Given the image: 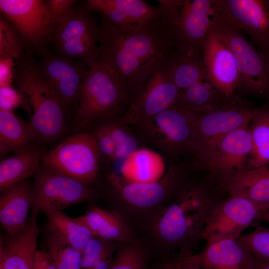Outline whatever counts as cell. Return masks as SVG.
<instances>
[{
	"instance_id": "4316f807",
	"label": "cell",
	"mask_w": 269,
	"mask_h": 269,
	"mask_svg": "<svg viewBox=\"0 0 269 269\" xmlns=\"http://www.w3.org/2000/svg\"><path fill=\"white\" fill-rule=\"evenodd\" d=\"M37 136L29 123H25L13 112L0 110V149L3 155L16 153L31 146Z\"/></svg>"
},
{
	"instance_id": "d6a6232c",
	"label": "cell",
	"mask_w": 269,
	"mask_h": 269,
	"mask_svg": "<svg viewBox=\"0 0 269 269\" xmlns=\"http://www.w3.org/2000/svg\"><path fill=\"white\" fill-rule=\"evenodd\" d=\"M174 81L183 90L201 81L207 80L203 59L171 52Z\"/></svg>"
},
{
	"instance_id": "5b68a950",
	"label": "cell",
	"mask_w": 269,
	"mask_h": 269,
	"mask_svg": "<svg viewBox=\"0 0 269 269\" xmlns=\"http://www.w3.org/2000/svg\"><path fill=\"white\" fill-rule=\"evenodd\" d=\"M130 103V97L120 82L97 61L89 66L80 87L74 118L75 126L85 129L118 120L125 114Z\"/></svg>"
},
{
	"instance_id": "3957f363",
	"label": "cell",
	"mask_w": 269,
	"mask_h": 269,
	"mask_svg": "<svg viewBox=\"0 0 269 269\" xmlns=\"http://www.w3.org/2000/svg\"><path fill=\"white\" fill-rule=\"evenodd\" d=\"M184 167L172 164L159 180L131 181L116 172L107 176L112 204L117 213L137 234L146 229L176 199L190 181Z\"/></svg>"
},
{
	"instance_id": "60d3db41",
	"label": "cell",
	"mask_w": 269,
	"mask_h": 269,
	"mask_svg": "<svg viewBox=\"0 0 269 269\" xmlns=\"http://www.w3.org/2000/svg\"><path fill=\"white\" fill-rule=\"evenodd\" d=\"M93 134L95 138L100 154L114 160L115 144L105 128L102 126H100L96 129Z\"/></svg>"
},
{
	"instance_id": "ac0fdd59",
	"label": "cell",
	"mask_w": 269,
	"mask_h": 269,
	"mask_svg": "<svg viewBox=\"0 0 269 269\" xmlns=\"http://www.w3.org/2000/svg\"><path fill=\"white\" fill-rule=\"evenodd\" d=\"M258 108L248 106L237 97L218 109L196 113V141L219 136L250 124Z\"/></svg>"
},
{
	"instance_id": "44dd1931",
	"label": "cell",
	"mask_w": 269,
	"mask_h": 269,
	"mask_svg": "<svg viewBox=\"0 0 269 269\" xmlns=\"http://www.w3.org/2000/svg\"><path fill=\"white\" fill-rule=\"evenodd\" d=\"M88 7L100 13L103 19L121 27L140 25L161 13L159 5L154 6L142 0H87Z\"/></svg>"
},
{
	"instance_id": "8992f818",
	"label": "cell",
	"mask_w": 269,
	"mask_h": 269,
	"mask_svg": "<svg viewBox=\"0 0 269 269\" xmlns=\"http://www.w3.org/2000/svg\"><path fill=\"white\" fill-rule=\"evenodd\" d=\"M250 124L224 134L197 140L194 166L207 171L216 183L250 170L252 149Z\"/></svg>"
},
{
	"instance_id": "f1b7e54d",
	"label": "cell",
	"mask_w": 269,
	"mask_h": 269,
	"mask_svg": "<svg viewBox=\"0 0 269 269\" xmlns=\"http://www.w3.org/2000/svg\"><path fill=\"white\" fill-rule=\"evenodd\" d=\"M43 150L30 146L15 156L4 159L0 163V190L1 192L21 182L35 174Z\"/></svg>"
},
{
	"instance_id": "2e32d148",
	"label": "cell",
	"mask_w": 269,
	"mask_h": 269,
	"mask_svg": "<svg viewBox=\"0 0 269 269\" xmlns=\"http://www.w3.org/2000/svg\"><path fill=\"white\" fill-rule=\"evenodd\" d=\"M0 10L25 43L38 46L50 38L54 25L45 1L0 0Z\"/></svg>"
},
{
	"instance_id": "83f0119b",
	"label": "cell",
	"mask_w": 269,
	"mask_h": 269,
	"mask_svg": "<svg viewBox=\"0 0 269 269\" xmlns=\"http://www.w3.org/2000/svg\"><path fill=\"white\" fill-rule=\"evenodd\" d=\"M164 170L161 155L147 148H139L125 159L121 169L123 176L137 182L156 181L164 175Z\"/></svg>"
},
{
	"instance_id": "f35d334b",
	"label": "cell",
	"mask_w": 269,
	"mask_h": 269,
	"mask_svg": "<svg viewBox=\"0 0 269 269\" xmlns=\"http://www.w3.org/2000/svg\"><path fill=\"white\" fill-rule=\"evenodd\" d=\"M20 106L27 111L26 100L18 91L11 86L0 87V110L13 112Z\"/></svg>"
},
{
	"instance_id": "484cf974",
	"label": "cell",
	"mask_w": 269,
	"mask_h": 269,
	"mask_svg": "<svg viewBox=\"0 0 269 269\" xmlns=\"http://www.w3.org/2000/svg\"><path fill=\"white\" fill-rule=\"evenodd\" d=\"M237 97L226 96L205 80L180 90L175 106L194 113H202L218 109Z\"/></svg>"
},
{
	"instance_id": "cb8c5ba5",
	"label": "cell",
	"mask_w": 269,
	"mask_h": 269,
	"mask_svg": "<svg viewBox=\"0 0 269 269\" xmlns=\"http://www.w3.org/2000/svg\"><path fill=\"white\" fill-rule=\"evenodd\" d=\"M93 237L116 243L139 241L137 234L115 211L90 205L86 213L80 217Z\"/></svg>"
},
{
	"instance_id": "4dcf8cb0",
	"label": "cell",
	"mask_w": 269,
	"mask_h": 269,
	"mask_svg": "<svg viewBox=\"0 0 269 269\" xmlns=\"http://www.w3.org/2000/svg\"><path fill=\"white\" fill-rule=\"evenodd\" d=\"M252 149L248 165L250 169L269 163V105L259 108L249 127Z\"/></svg>"
},
{
	"instance_id": "ab89813d",
	"label": "cell",
	"mask_w": 269,
	"mask_h": 269,
	"mask_svg": "<svg viewBox=\"0 0 269 269\" xmlns=\"http://www.w3.org/2000/svg\"><path fill=\"white\" fill-rule=\"evenodd\" d=\"M76 1L74 0L45 1L51 22L54 25H57V27L68 15L74 8Z\"/></svg>"
},
{
	"instance_id": "f6af8a7d",
	"label": "cell",
	"mask_w": 269,
	"mask_h": 269,
	"mask_svg": "<svg viewBox=\"0 0 269 269\" xmlns=\"http://www.w3.org/2000/svg\"><path fill=\"white\" fill-rule=\"evenodd\" d=\"M251 269H269V260L255 257Z\"/></svg>"
},
{
	"instance_id": "d6986e66",
	"label": "cell",
	"mask_w": 269,
	"mask_h": 269,
	"mask_svg": "<svg viewBox=\"0 0 269 269\" xmlns=\"http://www.w3.org/2000/svg\"><path fill=\"white\" fill-rule=\"evenodd\" d=\"M38 65L57 93L64 111L73 105H76L80 87L89 67L85 69L60 55L45 57Z\"/></svg>"
},
{
	"instance_id": "bcb514c9",
	"label": "cell",
	"mask_w": 269,
	"mask_h": 269,
	"mask_svg": "<svg viewBox=\"0 0 269 269\" xmlns=\"http://www.w3.org/2000/svg\"><path fill=\"white\" fill-rule=\"evenodd\" d=\"M260 220H262L268 223H269V209L262 213Z\"/></svg>"
},
{
	"instance_id": "9c48e42d",
	"label": "cell",
	"mask_w": 269,
	"mask_h": 269,
	"mask_svg": "<svg viewBox=\"0 0 269 269\" xmlns=\"http://www.w3.org/2000/svg\"><path fill=\"white\" fill-rule=\"evenodd\" d=\"M87 5L74 7L56 28L53 43L55 50L69 59L90 66L99 58V23Z\"/></svg>"
},
{
	"instance_id": "7402d4cb",
	"label": "cell",
	"mask_w": 269,
	"mask_h": 269,
	"mask_svg": "<svg viewBox=\"0 0 269 269\" xmlns=\"http://www.w3.org/2000/svg\"><path fill=\"white\" fill-rule=\"evenodd\" d=\"M190 256L202 269H251L255 258L238 238L206 243Z\"/></svg>"
},
{
	"instance_id": "ba28073f",
	"label": "cell",
	"mask_w": 269,
	"mask_h": 269,
	"mask_svg": "<svg viewBox=\"0 0 269 269\" xmlns=\"http://www.w3.org/2000/svg\"><path fill=\"white\" fill-rule=\"evenodd\" d=\"M180 91L173 80L170 53L132 100L120 121L140 130L149 124L158 114L175 106Z\"/></svg>"
},
{
	"instance_id": "52a82bcc",
	"label": "cell",
	"mask_w": 269,
	"mask_h": 269,
	"mask_svg": "<svg viewBox=\"0 0 269 269\" xmlns=\"http://www.w3.org/2000/svg\"><path fill=\"white\" fill-rule=\"evenodd\" d=\"M212 17L215 31L235 57L240 75L237 90L259 97H269V73L262 53L214 10Z\"/></svg>"
},
{
	"instance_id": "9a60e30c",
	"label": "cell",
	"mask_w": 269,
	"mask_h": 269,
	"mask_svg": "<svg viewBox=\"0 0 269 269\" xmlns=\"http://www.w3.org/2000/svg\"><path fill=\"white\" fill-rule=\"evenodd\" d=\"M263 212L250 200L240 196L227 195L211 213L203 235L206 243L236 239L243 234Z\"/></svg>"
},
{
	"instance_id": "836d02e7",
	"label": "cell",
	"mask_w": 269,
	"mask_h": 269,
	"mask_svg": "<svg viewBox=\"0 0 269 269\" xmlns=\"http://www.w3.org/2000/svg\"><path fill=\"white\" fill-rule=\"evenodd\" d=\"M47 252L57 269H83L82 252L76 250L58 234L50 231Z\"/></svg>"
},
{
	"instance_id": "1f68e13d",
	"label": "cell",
	"mask_w": 269,
	"mask_h": 269,
	"mask_svg": "<svg viewBox=\"0 0 269 269\" xmlns=\"http://www.w3.org/2000/svg\"><path fill=\"white\" fill-rule=\"evenodd\" d=\"M154 261L148 250L139 241L118 243L108 269H152Z\"/></svg>"
},
{
	"instance_id": "30bf717a",
	"label": "cell",
	"mask_w": 269,
	"mask_h": 269,
	"mask_svg": "<svg viewBox=\"0 0 269 269\" xmlns=\"http://www.w3.org/2000/svg\"><path fill=\"white\" fill-rule=\"evenodd\" d=\"M213 10L211 0H182L178 10L170 16L173 53L203 59L213 25Z\"/></svg>"
},
{
	"instance_id": "603a6c76",
	"label": "cell",
	"mask_w": 269,
	"mask_h": 269,
	"mask_svg": "<svg viewBox=\"0 0 269 269\" xmlns=\"http://www.w3.org/2000/svg\"><path fill=\"white\" fill-rule=\"evenodd\" d=\"M227 195L245 198L263 212L269 209V166L252 169L217 183Z\"/></svg>"
},
{
	"instance_id": "74e56055",
	"label": "cell",
	"mask_w": 269,
	"mask_h": 269,
	"mask_svg": "<svg viewBox=\"0 0 269 269\" xmlns=\"http://www.w3.org/2000/svg\"><path fill=\"white\" fill-rule=\"evenodd\" d=\"M237 238L255 257L269 260V228L260 226Z\"/></svg>"
},
{
	"instance_id": "6da1fadb",
	"label": "cell",
	"mask_w": 269,
	"mask_h": 269,
	"mask_svg": "<svg viewBox=\"0 0 269 269\" xmlns=\"http://www.w3.org/2000/svg\"><path fill=\"white\" fill-rule=\"evenodd\" d=\"M145 23L127 27L99 23L98 62L110 71L131 101L157 66L170 54L173 39L166 8Z\"/></svg>"
},
{
	"instance_id": "8fae6325",
	"label": "cell",
	"mask_w": 269,
	"mask_h": 269,
	"mask_svg": "<svg viewBox=\"0 0 269 269\" xmlns=\"http://www.w3.org/2000/svg\"><path fill=\"white\" fill-rule=\"evenodd\" d=\"M196 114L176 106L158 114L140 129L143 137L164 154L192 152L196 140Z\"/></svg>"
},
{
	"instance_id": "ffe728a7",
	"label": "cell",
	"mask_w": 269,
	"mask_h": 269,
	"mask_svg": "<svg viewBox=\"0 0 269 269\" xmlns=\"http://www.w3.org/2000/svg\"><path fill=\"white\" fill-rule=\"evenodd\" d=\"M38 213L33 211L25 227L0 242V269H33L39 232Z\"/></svg>"
},
{
	"instance_id": "ee69618b",
	"label": "cell",
	"mask_w": 269,
	"mask_h": 269,
	"mask_svg": "<svg viewBox=\"0 0 269 269\" xmlns=\"http://www.w3.org/2000/svg\"><path fill=\"white\" fill-rule=\"evenodd\" d=\"M33 269H57V268L47 251L37 250Z\"/></svg>"
},
{
	"instance_id": "7dc6e473",
	"label": "cell",
	"mask_w": 269,
	"mask_h": 269,
	"mask_svg": "<svg viewBox=\"0 0 269 269\" xmlns=\"http://www.w3.org/2000/svg\"><path fill=\"white\" fill-rule=\"evenodd\" d=\"M262 53L263 55V56L265 61V63L266 64L268 72L269 73V52L268 53L262 52Z\"/></svg>"
},
{
	"instance_id": "7bdbcfd3",
	"label": "cell",
	"mask_w": 269,
	"mask_h": 269,
	"mask_svg": "<svg viewBox=\"0 0 269 269\" xmlns=\"http://www.w3.org/2000/svg\"><path fill=\"white\" fill-rule=\"evenodd\" d=\"M153 269H202L198 263L188 256L169 264L154 265Z\"/></svg>"
},
{
	"instance_id": "7c38bea8",
	"label": "cell",
	"mask_w": 269,
	"mask_h": 269,
	"mask_svg": "<svg viewBox=\"0 0 269 269\" xmlns=\"http://www.w3.org/2000/svg\"><path fill=\"white\" fill-rule=\"evenodd\" d=\"M100 153L93 134L84 132L67 137L42 157L43 165L88 185L96 180Z\"/></svg>"
},
{
	"instance_id": "8d00e7d4",
	"label": "cell",
	"mask_w": 269,
	"mask_h": 269,
	"mask_svg": "<svg viewBox=\"0 0 269 269\" xmlns=\"http://www.w3.org/2000/svg\"><path fill=\"white\" fill-rule=\"evenodd\" d=\"M22 41L18 33L2 14L0 15V58L19 60L23 57Z\"/></svg>"
},
{
	"instance_id": "d4e9b609",
	"label": "cell",
	"mask_w": 269,
	"mask_h": 269,
	"mask_svg": "<svg viewBox=\"0 0 269 269\" xmlns=\"http://www.w3.org/2000/svg\"><path fill=\"white\" fill-rule=\"evenodd\" d=\"M32 193L29 187L20 182L3 191L0 197V223L8 234L22 230L27 222L32 207Z\"/></svg>"
},
{
	"instance_id": "e0dca14e",
	"label": "cell",
	"mask_w": 269,
	"mask_h": 269,
	"mask_svg": "<svg viewBox=\"0 0 269 269\" xmlns=\"http://www.w3.org/2000/svg\"><path fill=\"white\" fill-rule=\"evenodd\" d=\"M203 62L208 82L228 97L236 96L240 77L236 61L232 51L213 27L205 44Z\"/></svg>"
},
{
	"instance_id": "b9f144b4",
	"label": "cell",
	"mask_w": 269,
	"mask_h": 269,
	"mask_svg": "<svg viewBox=\"0 0 269 269\" xmlns=\"http://www.w3.org/2000/svg\"><path fill=\"white\" fill-rule=\"evenodd\" d=\"M14 58H0V87L11 86L15 77Z\"/></svg>"
},
{
	"instance_id": "e575fe53",
	"label": "cell",
	"mask_w": 269,
	"mask_h": 269,
	"mask_svg": "<svg viewBox=\"0 0 269 269\" xmlns=\"http://www.w3.org/2000/svg\"><path fill=\"white\" fill-rule=\"evenodd\" d=\"M117 244L93 237L82 253L83 269H108L114 259Z\"/></svg>"
},
{
	"instance_id": "d590c367",
	"label": "cell",
	"mask_w": 269,
	"mask_h": 269,
	"mask_svg": "<svg viewBox=\"0 0 269 269\" xmlns=\"http://www.w3.org/2000/svg\"><path fill=\"white\" fill-rule=\"evenodd\" d=\"M120 119L101 125L115 143L114 160H125L139 149L138 140Z\"/></svg>"
},
{
	"instance_id": "277c9868",
	"label": "cell",
	"mask_w": 269,
	"mask_h": 269,
	"mask_svg": "<svg viewBox=\"0 0 269 269\" xmlns=\"http://www.w3.org/2000/svg\"><path fill=\"white\" fill-rule=\"evenodd\" d=\"M15 74L16 90L25 98L29 124L37 138L57 137L65 127L64 110L53 87L31 56L19 60Z\"/></svg>"
},
{
	"instance_id": "f546056e",
	"label": "cell",
	"mask_w": 269,
	"mask_h": 269,
	"mask_svg": "<svg viewBox=\"0 0 269 269\" xmlns=\"http://www.w3.org/2000/svg\"><path fill=\"white\" fill-rule=\"evenodd\" d=\"M49 230L61 236L76 250L83 253L92 234L83 221L79 217L72 218L67 216L63 211L46 214Z\"/></svg>"
},
{
	"instance_id": "5bb4252c",
	"label": "cell",
	"mask_w": 269,
	"mask_h": 269,
	"mask_svg": "<svg viewBox=\"0 0 269 269\" xmlns=\"http://www.w3.org/2000/svg\"><path fill=\"white\" fill-rule=\"evenodd\" d=\"M213 10L269 52V0H211Z\"/></svg>"
},
{
	"instance_id": "7a4b0ae2",
	"label": "cell",
	"mask_w": 269,
	"mask_h": 269,
	"mask_svg": "<svg viewBox=\"0 0 269 269\" xmlns=\"http://www.w3.org/2000/svg\"><path fill=\"white\" fill-rule=\"evenodd\" d=\"M207 182L191 180L146 229L138 235L154 265L170 263L195 254L209 218L224 198Z\"/></svg>"
},
{
	"instance_id": "4fadbf2b",
	"label": "cell",
	"mask_w": 269,
	"mask_h": 269,
	"mask_svg": "<svg viewBox=\"0 0 269 269\" xmlns=\"http://www.w3.org/2000/svg\"><path fill=\"white\" fill-rule=\"evenodd\" d=\"M97 195L88 185L43 165L35 173L32 207L33 211L47 214L91 200Z\"/></svg>"
}]
</instances>
